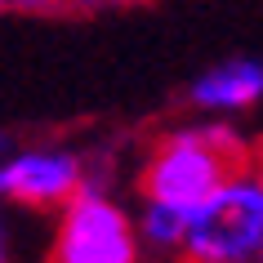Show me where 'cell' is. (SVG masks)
Masks as SVG:
<instances>
[{"mask_svg": "<svg viewBox=\"0 0 263 263\" xmlns=\"http://www.w3.org/2000/svg\"><path fill=\"white\" fill-rule=\"evenodd\" d=\"M254 170H259V174H263V139L254 143Z\"/></svg>", "mask_w": 263, "mask_h": 263, "instance_id": "10", "label": "cell"}, {"mask_svg": "<svg viewBox=\"0 0 263 263\" xmlns=\"http://www.w3.org/2000/svg\"><path fill=\"white\" fill-rule=\"evenodd\" d=\"M89 183V156L71 143H18L0 165V201L31 214H54Z\"/></svg>", "mask_w": 263, "mask_h": 263, "instance_id": "4", "label": "cell"}, {"mask_svg": "<svg viewBox=\"0 0 263 263\" xmlns=\"http://www.w3.org/2000/svg\"><path fill=\"white\" fill-rule=\"evenodd\" d=\"M54 214L45 263H147L134 232V210H125L111 183L89 179Z\"/></svg>", "mask_w": 263, "mask_h": 263, "instance_id": "3", "label": "cell"}, {"mask_svg": "<svg viewBox=\"0 0 263 263\" xmlns=\"http://www.w3.org/2000/svg\"><path fill=\"white\" fill-rule=\"evenodd\" d=\"M14 147H18V139H14V134H5V129H0V165H5V156L14 152Z\"/></svg>", "mask_w": 263, "mask_h": 263, "instance_id": "9", "label": "cell"}, {"mask_svg": "<svg viewBox=\"0 0 263 263\" xmlns=\"http://www.w3.org/2000/svg\"><path fill=\"white\" fill-rule=\"evenodd\" d=\"M0 14H9V0H0Z\"/></svg>", "mask_w": 263, "mask_h": 263, "instance_id": "11", "label": "cell"}, {"mask_svg": "<svg viewBox=\"0 0 263 263\" xmlns=\"http://www.w3.org/2000/svg\"><path fill=\"white\" fill-rule=\"evenodd\" d=\"M187 107L196 116H219V121H236L246 111H259L263 107V58H250V54L219 58L214 67L192 76Z\"/></svg>", "mask_w": 263, "mask_h": 263, "instance_id": "5", "label": "cell"}, {"mask_svg": "<svg viewBox=\"0 0 263 263\" xmlns=\"http://www.w3.org/2000/svg\"><path fill=\"white\" fill-rule=\"evenodd\" d=\"M129 5H143V0H49V14H111Z\"/></svg>", "mask_w": 263, "mask_h": 263, "instance_id": "7", "label": "cell"}, {"mask_svg": "<svg viewBox=\"0 0 263 263\" xmlns=\"http://www.w3.org/2000/svg\"><path fill=\"white\" fill-rule=\"evenodd\" d=\"M259 263H263V259H259Z\"/></svg>", "mask_w": 263, "mask_h": 263, "instance_id": "12", "label": "cell"}, {"mask_svg": "<svg viewBox=\"0 0 263 263\" xmlns=\"http://www.w3.org/2000/svg\"><path fill=\"white\" fill-rule=\"evenodd\" d=\"M134 232H139V246L147 254V263H179L187 214L183 210H170V205H156V201H139V210H134Z\"/></svg>", "mask_w": 263, "mask_h": 263, "instance_id": "6", "label": "cell"}, {"mask_svg": "<svg viewBox=\"0 0 263 263\" xmlns=\"http://www.w3.org/2000/svg\"><path fill=\"white\" fill-rule=\"evenodd\" d=\"M263 259V174L236 170L187 214L179 263H259Z\"/></svg>", "mask_w": 263, "mask_h": 263, "instance_id": "2", "label": "cell"}, {"mask_svg": "<svg viewBox=\"0 0 263 263\" xmlns=\"http://www.w3.org/2000/svg\"><path fill=\"white\" fill-rule=\"evenodd\" d=\"M0 263H14V236H9V219H5V201H0Z\"/></svg>", "mask_w": 263, "mask_h": 263, "instance_id": "8", "label": "cell"}, {"mask_svg": "<svg viewBox=\"0 0 263 263\" xmlns=\"http://www.w3.org/2000/svg\"><path fill=\"white\" fill-rule=\"evenodd\" d=\"M254 165V143L219 116H196L187 125L161 129L134 165L139 201L192 214L228 174Z\"/></svg>", "mask_w": 263, "mask_h": 263, "instance_id": "1", "label": "cell"}]
</instances>
